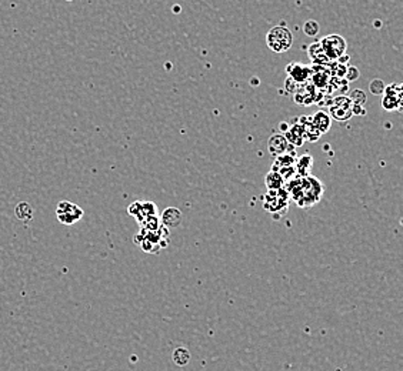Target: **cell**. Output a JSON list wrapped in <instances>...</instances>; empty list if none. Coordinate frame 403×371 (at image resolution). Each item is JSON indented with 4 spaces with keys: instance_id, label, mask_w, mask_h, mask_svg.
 Returning a JSON list of instances; mask_svg holds the SVG:
<instances>
[{
    "instance_id": "d4e9b609",
    "label": "cell",
    "mask_w": 403,
    "mask_h": 371,
    "mask_svg": "<svg viewBox=\"0 0 403 371\" xmlns=\"http://www.w3.org/2000/svg\"><path fill=\"white\" fill-rule=\"evenodd\" d=\"M375 26H376V27H381L382 22H375Z\"/></svg>"
},
{
    "instance_id": "52a82bcc",
    "label": "cell",
    "mask_w": 403,
    "mask_h": 371,
    "mask_svg": "<svg viewBox=\"0 0 403 371\" xmlns=\"http://www.w3.org/2000/svg\"><path fill=\"white\" fill-rule=\"evenodd\" d=\"M286 72L289 74V77H292L298 84H300V83H306L312 77L313 69L310 66H303V65H299L296 61H293L286 67Z\"/></svg>"
},
{
    "instance_id": "8fae6325",
    "label": "cell",
    "mask_w": 403,
    "mask_h": 371,
    "mask_svg": "<svg viewBox=\"0 0 403 371\" xmlns=\"http://www.w3.org/2000/svg\"><path fill=\"white\" fill-rule=\"evenodd\" d=\"M287 143L293 147H299L305 143V133H303V126L300 123H295L293 126L289 127V130L284 134Z\"/></svg>"
},
{
    "instance_id": "5b68a950",
    "label": "cell",
    "mask_w": 403,
    "mask_h": 371,
    "mask_svg": "<svg viewBox=\"0 0 403 371\" xmlns=\"http://www.w3.org/2000/svg\"><path fill=\"white\" fill-rule=\"evenodd\" d=\"M382 107L386 111L402 110V84L393 83L390 86H386L385 93L382 95Z\"/></svg>"
},
{
    "instance_id": "277c9868",
    "label": "cell",
    "mask_w": 403,
    "mask_h": 371,
    "mask_svg": "<svg viewBox=\"0 0 403 371\" xmlns=\"http://www.w3.org/2000/svg\"><path fill=\"white\" fill-rule=\"evenodd\" d=\"M84 214L83 208H80L77 204L72 203V201H60L56 207V217L62 224H66V226H72L77 223Z\"/></svg>"
},
{
    "instance_id": "cb8c5ba5",
    "label": "cell",
    "mask_w": 403,
    "mask_h": 371,
    "mask_svg": "<svg viewBox=\"0 0 403 371\" xmlns=\"http://www.w3.org/2000/svg\"><path fill=\"white\" fill-rule=\"evenodd\" d=\"M250 83H252V84H259V79H252Z\"/></svg>"
},
{
    "instance_id": "7a4b0ae2",
    "label": "cell",
    "mask_w": 403,
    "mask_h": 371,
    "mask_svg": "<svg viewBox=\"0 0 403 371\" xmlns=\"http://www.w3.org/2000/svg\"><path fill=\"white\" fill-rule=\"evenodd\" d=\"M266 45L275 53L287 52L293 45V35L291 29L284 26H275L266 35Z\"/></svg>"
},
{
    "instance_id": "7c38bea8",
    "label": "cell",
    "mask_w": 403,
    "mask_h": 371,
    "mask_svg": "<svg viewBox=\"0 0 403 371\" xmlns=\"http://www.w3.org/2000/svg\"><path fill=\"white\" fill-rule=\"evenodd\" d=\"M307 56H309L310 61H312L313 65H318V66H323V65H329V63H330L328 57H326V54H325L323 50H322V46L321 43H319V40L309 46V49H307Z\"/></svg>"
},
{
    "instance_id": "ba28073f",
    "label": "cell",
    "mask_w": 403,
    "mask_h": 371,
    "mask_svg": "<svg viewBox=\"0 0 403 371\" xmlns=\"http://www.w3.org/2000/svg\"><path fill=\"white\" fill-rule=\"evenodd\" d=\"M268 150L273 157H279L284 153H287L289 151V143L286 140L284 134L275 133L273 136H270V139L268 140Z\"/></svg>"
},
{
    "instance_id": "4fadbf2b",
    "label": "cell",
    "mask_w": 403,
    "mask_h": 371,
    "mask_svg": "<svg viewBox=\"0 0 403 371\" xmlns=\"http://www.w3.org/2000/svg\"><path fill=\"white\" fill-rule=\"evenodd\" d=\"M312 164H313V159L305 154V156H300L296 159V163H295V169H296V174L299 177H306L310 174V169H312Z\"/></svg>"
},
{
    "instance_id": "603a6c76",
    "label": "cell",
    "mask_w": 403,
    "mask_h": 371,
    "mask_svg": "<svg viewBox=\"0 0 403 371\" xmlns=\"http://www.w3.org/2000/svg\"><path fill=\"white\" fill-rule=\"evenodd\" d=\"M172 10H173V13H175V12H176V13H179V12H180V6H179V5H175Z\"/></svg>"
},
{
    "instance_id": "2e32d148",
    "label": "cell",
    "mask_w": 403,
    "mask_h": 371,
    "mask_svg": "<svg viewBox=\"0 0 403 371\" xmlns=\"http://www.w3.org/2000/svg\"><path fill=\"white\" fill-rule=\"evenodd\" d=\"M172 358L175 364H178V365H186L190 361V353L185 347H178V349L173 351Z\"/></svg>"
},
{
    "instance_id": "9a60e30c",
    "label": "cell",
    "mask_w": 403,
    "mask_h": 371,
    "mask_svg": "<svg viewBox=\"0 0 403 371\" xmlns=\"http://www.w3.org/2000/svg\"><path fill=\"white\" fill-rule=\"evenodd\" d=\"M16 217L22 222L27 223L33 217V208L30 207L29 203H19L16 207Z\"/></svg>"
},
{
    "instance_id": "ac0fdd59",
    "label": "cell",
    "mask_w": 403,
    "mask_h": 371,
    "mask_svg": "<svg viewBox=\"0 0 403 371\" xmlns=\"http://www.w3.org/2000/svg\"><path fill=\"white\" fill-rule=\"evenodd\" d=\"M369 89H370V93L375 95V96H382V95L385 93L386 84H385L383 80H381V79H375V80H372V83L369 84Z\"/></svg>"
},
{
    "instance_id": "ffe728a7",
    "label": "cell",
    "mask_w": 403,
    "mask_h": 371,
    "mask_svg": "<svg viewBox=\"0 0 403 371\" xmlns=\"http://www.w3.org/2000/svg\"><path fill=\"white\" fill-rule=\"evenodd\" d=\"M360 77V72H359L358 67L355 66H348L346 67V72H344V79L348 82H355Z\"/></svg>"
},
{
    "instance_id": "30bf717a",
    "label": "cell",
    "mask_w": 403,
    "mask_h": 371,
    "mask_svg": "<svg viewBox=\"0 0 403 371\" xmlns=\"http://www.w3.org/2000/svg\"><path fill=\"white\" fill-rule=\"evenodd\" d=\"M309 119L312 121L314 129L321 134L328 133L329 130H330V127H332V117H330V114L326 113V111L319 110L314 114L313 117H309Z\"/></svg>"
},
{
    "instance_id": "7402d4cb",
    "label": "cell",
    "mask_w": 403,
    "mask_h": 371,
    "mask_svg": "<svg viewBox=\"0 0 403 371\" xmlns=\"http://www.w3.org/2000/svg\"><path fill=\"white\" fill-rule=\"evenodd\" d=\"M289 123L287 121H282L280 125H279V129H280V132H287L289 130Z\"/></svg>"
},
{
    "instance_id": "44dd1931",
    "label": "cell",
    "mask_w": 403,
    "mask_h": 371,
    "mask_svg": "<svg viewBox=\"0 0 403 371\" xmlns=\"http://www.w3.org/2000/svg\"><path fill=\"white\" fill-rule=\"evenodd\" d=\"M284 87H286V90H287L289 93H293V95H295V93H296V91L299 90V84L295 82L292 77H289V76H287V77H286V80H284Z\"/></svg>"
},
{
    "instance_id": "3957f363",
    "label": "cell",
    "mask_w": 403,
    "mask_h": 371,
    "mask_svg": "<svg viewBox=\"0 0 403 371\" xmlns=\"http://www.w3.org/2000/svg\"><path fill=\"white\" fill-rule=\"evenodd\" d=\"M322 46V50L326 54L329 61H336L339 57L346 54V47L348 43L343 36L340 35H329L319 40Z\"/></svg>"
},
{
    "instance_id": "9c48e42d",
    "label": "cell",
    "mask_w": 403,
    "mask_h": 371,
    "mask_svg": "<svg viewBox=\"0 0 403 371\" xmlns=\"http://www.w3.org/2000/svg\"><path fill=\"white\" fill-rule=\"evenodd\" d=\"M160 222H162V226H164L166 229L178 227L182 222V213H180L179 208L167 207L166 210H163V213L160 215Z\"/></svg>"
},
{
    "instance_id": "5bb4252c",
    "label": "cell",
    "mask_w": 403,
    "mask_h": 371,
    "mask_svg": "<svg viewBox=\"0 0 403 371\" xmlns=\"http://www.w3.org/2000/svg\"><path fill=\"white\" fill-rule=\"evenodd\" d=\"M265 183L269 190H280L286 184L282 176L277 171H269V174L265 177Z\"/></svg>"
},
{
    "instance_id": "d6986e66",
    "label": "cell",
    "mask_w": 403,
    "mask_h": 371,
    "mask_svg": "<svg viewBox=\"0 0 403 371\" xmlns=\"http://www.w3.org/2000/svg\"><path fill=\"white\" fill-rule=\"evenodd\" d=\"M349 99H351V102L353 104H359V106H365L366 104V100H367V97H366V93L363 91V90H353L351 93V96H348Z\"/></svg>"
},
{
    "instance_id": "e0dca14e",
    "label": "cell",
    "mask_w": 403,
    "mask_h": 371,
    "mask_svg": "<svg viewBox=\"0 0 403 371\" xmlns=\"http://www.w3.org/2000/svg\"><path fill=\"white\" fill-rule=\"evenodd\" d=\"M319 30H321V26H319V23L316 22V20H307L305 24H303V33L306 35V36L309 37H316L318 35H319Z\"/></svg>"
},
{
    "instance_id": "6da1fadb",
    "label": "cell",
    "mask_w": 403,
    "mask_h": 371,
    "mask_svg": "<svg viewBox=\"0 0 403 371\" xmlns=\"http://www.w3.org/2000/svg\"><path fill=\"white\" fill-rule=\"evenodd\" d=\"M286 186H287L286 192L289 194V197L296 201L299 207L314 206L318 201L321 200L323 190H325V186L321 180L314 176H310V174L306 177L296 176V177L292 178Z\"/></svg>"
},
{
    "instance_id": "8992f818",
    "label": "cell",
    "mask_w": 403,
    "mask_h": 371,
    "mask_svg": "<svg viewBox=\"0 0 403 371\" xmlns=\"http://www.w3.org/2000/svg\"><path fill=\"white\" fill-rule=\"evenodd\" d=\"M352 114V102L348 96H339L333 99V103L330 106V117L337 121L349 120Z\"/></svg>"
}]
</instances>
